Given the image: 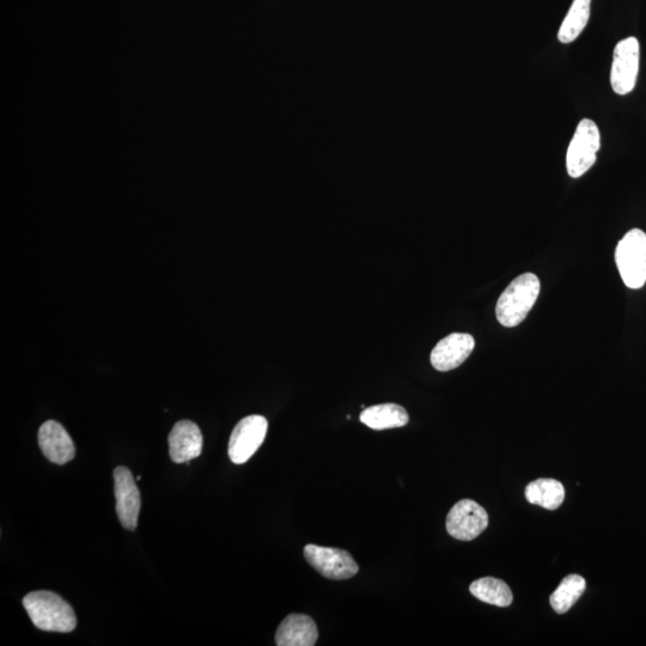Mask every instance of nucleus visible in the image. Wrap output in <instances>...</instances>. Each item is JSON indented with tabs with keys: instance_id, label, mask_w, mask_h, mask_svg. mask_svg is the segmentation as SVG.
I'll use <instances>...</instances> for the list:
<instances>
[{
	"instance_id": "nucleus-1",
	"label": "nucleus",
	"mask_w": 646,
	"mask_h": 646,
	"mask_svg": "<svg viewBox=\"0 0 646 646\" xmlns=\"http://www.w3.org/2000/svg\"><path fill=\"white\" fill-rule=\"evenodd\" d=\"M23 607L39 630L69 633L76 629L77 618L70 603L52 591H33L24 597Z\"/></svg>"
},
{
	"instance_id": "nucleus-2",
	"label": "nucleus",
	"mask_w": 646,
	"mask_h": 646,
	"mask_svg": "<svg viewBox=\"0 0 646 646\" xmlns=\"http://www.w3.org/2000/svg\"><path fill=\"white\" fill-rule=\"evenodd\" d=\"M540 294V280L533 273L517 277L497 302L496 315L504 327H515L527 318Z\"/></svg>"
},
{
	"instance_id": "nucleus-3",
	"label": "nucleus",
	"mask_w": 646,
	"mask_h": 646,
	"mask_svg": "<svg viewBox=\"0 0 646 646\" xmlns=\"http://www.w3.org/2000/svg\"><path fill=\"white\" fill-rule=\"evenodd\" d=\"M615 261L625 285L641 289L646 283V234L641 229L629 231L619 242Z\"/></svg>"
},
{
	"instance_id": "nucleus-4",
	"label": "nucleus",
	"mask_w": 646,
	"mask_h": 646,
	"mask_svg": "<svg viewBox=\"0 0 646 646\" xmlns=\"http://www.w3.org/2000/svg\"><path fill=\"white\" fill-rule=\"evenodd\" d=\"M600 146L601 134L595 121L581 120L566 154V169L571 178H581L594 166Z\"/></svg>"
},
{
	"instance_id": "nucleus-5",
	"label": "nucleus",
	"mask_w": 646,
	"mask_h": 646,
	"mask_svg": "<svg viewBox=\"0 0 646 646\" xmlns=\"http://www.w3.org/2000/svg\"><path fill=\"white\" fill-rule=\"evenodd\" d=\"M639 64H641V45L636 38L618 42L614 48L611 69V85L615 94L629 95L636 88Z\"/></svg>"
},
{
	"instance_id": "nucleus-6",
	"label": "nucleus",
	"mask_w": 646,
	"mask_h": 646,
	"mask_svg": "<svg viewBox=\"0 0 646 646\" xmlns=\"http://www.w3.org/2000/svg\"><path fill=\"white\" fill-rule=\"evenodd\" d=\"M304 557L319 574L329 580H349L359 571V566L351 554L339 548L309 544L304 547Z\"/></svg>"
},
{
	"instance_id": "nucleus-7",
	"label": "nucleus",
	"mask_w": 646,
	"mask_h": 646,
	"mask_svg": "<svg viewBox=\"0 0 646 646\" xmlns=\"http://www.w3.org/2000/svg\"><path fill=\"white\" fill-rule=\"evenodd\" d=\"M267 419L262 416L243 418L230 436L228 453L236 465L246 463L258 452L267 435Z\"/></svg>"
},
{
	"instance_id": "nucleus-8",
	"label": "nucleus",
	"mask_w": 646,
	"mask_h": 646,
	"mask_svg": "<svg viewBox=\"0 0 646 646\" xmlns=\"http://www.w3.org/2000/svg\"><path fill=\"white\" fill-rule=\"evenodd\" d=\"M487 526H489V515L472 499H463L456 503L447 516L448 533L457 540H474Z\"/></svg>"
},
{
	"instance_id": "nucleus-9",
	"label": "nucleus",
	"mask_w": 646,
	"mask_h": 646,
	"mask_svg": "<svg viewBox=\"0 0 646 646\" xmlns=\"http://www.w3.org/2000/svg\"><path fill=\"white\" fill-rule=\"evenodd\" d=\"M113 477L119 521L125 529L134 530L138 526L140 505H142L136 480L130 469L123 466L114 469Z\"/></svg>"
},
{
	"instance_id": "nucleus-10",
	"label": "nucleus",
	"mask_w": 646,
	"mask_h": 646,
	"mask_svg": "<svg viewBox=\"0 0 646 646\" xmlns=\"http://www.w3.org/2000/svg\"><path fill=\"white\" fill-rule=\"evenodd\" d=\"M475 341L471 334L453 333L442 339L431 352V364L438 371H450L471 356Z\"/></svg>"
},
{
	"instance_id": "nucleus-11",
	"label": "nucleus",
	"mask_w": 646,
	"mask_h": 646,
	"mask_svg": "<svg viewBox=\"0 0 646 646\" xmlns=\"http://www.w3.org/2000/svg\"><path fill=\"white\" fill-rule=\"evenodd\" d=\"M170 459L175 463L191 462L203 452L204 438L199 426L191 420H180L168 437Z\"/></svg>"
},
{
	"instance_id": "nucleus-12",
	"label": "nucleus",
	"mask_w": 646,
	"mask_h": 646,
	"mask_svg": "<svg viewBox=\"0 0 646 646\" xmlns=\"http://www.w3.org/2000/svg\"><path fill=\"white\" fill-rule=\"evenodd\" d=\"M38 440L42 454L56 465H65L76 455L75 444L69 432L56 420H48L41 425Z\"/></svg>"
},
{
	"instance_id": "nucleus-13",
	"label": "nucleus",
	"mask_w": 646,
	"mask_h": 646,
	"mask_svg": "<svg viewBox=\"0 0 646 646\" xmlns=\"http://www.w3.org/2000/svg\"><path fill=\"white\" fill-rule=\"evenodd\" d=\"M319 630L315 621L306 614H290L277 630L278 646H314Z\"/></svg>"
},
{
	"instance_id": "nucleus-14",
	"label": "nucleus",
	"mask_w": 646,
	"mask_h": 646,
	"mask_svg": "<svg viewBox=\"0 0 646 646\" xmlns=\"http://www.w3.org/2000/svg\"><path fill=\"white\" fill-rule=\"evenodd\" d=\"M361 422L370 429L381 431L402 428L410 422V416L400 405L382 404L364 408Z\"/></svg>"
},
{
	"instance_id": "nucleus-15",
	"label": "nucleus",
	"mask_w": 646,
	"mask_h": 646,
	"mask_svg": "<svg viewBox=\"0 0 646 646\" xmlns=\"http://www.w3.org/2000/svg\"><path fill=\"white\" fill-rule=\"evenodd\" d=\"M526 498L530 504L547 510H557L564 503V485L556 479H538L526 487Z\"/></svg>"
},
{
	"instance_id": "nucleus-16",
	"label": "nucleus",
	"mask_w": 646,
	"mask_h": 646,
	"mask_svg": "<svg viewBox=\"0 0 646 646\" xmlns=\"http://www.w3.org/2000/svg\"><path fill=\"white\" fill-rule=\"evenodd\" d=\"M469 590L478 600L497 607H509L514 599L509 585L497 578H481L473 582Z\"/></svg>"
},
{
	"instance_id": "nucleus-17",
	"label": "nucleus",
	"mask_w": 646,
	"mask_h": 646,
	"mask_svg": "<svg viewBox=\"0 0 646 646\" xmlns=\"http://www.w3.org/2000/svg\"><path fill=\"white\" fill-rule=\"evenodd\" d=\"M590 10L591 0H574L559 29L558 40L562 44H571L583 33L589 22Z\"/></svg>"
},
{
	"instance_id": "nucleus-18",
	"label": "nucleus",
	"mask_w": 646,
	"mask_h": 646,
	"mask_svg": "<svg viewBox=\"0 0 646 646\" xmlns=\"http://www.w3.org/2000/svg\"><path fill=\"white\" fill-rule=\"evenodd\" d=\"M587 582L580 575H570L564 578L558 589L551 595V606L558 614L569 612L572 606L581 599Z\"/></svg>"
}]
</instances>
